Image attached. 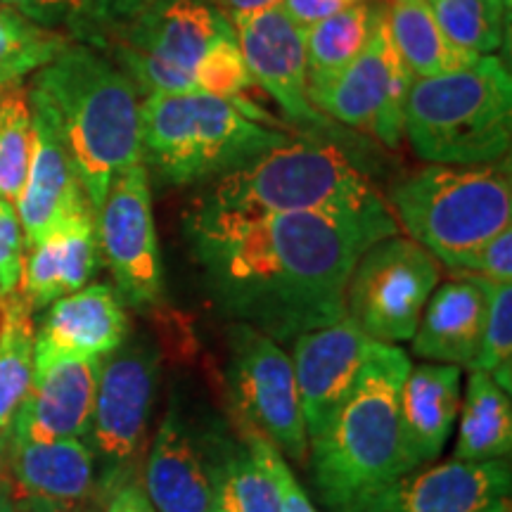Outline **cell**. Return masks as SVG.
<instances>
[{
	"label": "cell",
	"instance_id": "d6986e66",
	"mask_svg": "<svg viewBox=\"0 0 512 512\" xmlns=\"http://www.w3.org/2000/svg\"><path fill=\"white\" fill-rule=\"evenodd\" d=\"M128 316L112 285H86L50 304L34 339V368L107 358L126 342Z\"/></svg>",
	"mask_w": 512,
	"mask_h": 512
},
{
	"label": "cell",
	"instance_id": "277c9868",
	"mask_svg": "<svg viewBox=\"0 0 512 512\" xmlns=\"http://www.w3.org/2000/svg\"><path fill=\"white\" fill-rule=\"evenodd\" d=\"M195 202L256 214L342 216L401 233L384 195L349 147L318 136H292L285 145L211 181Z\"/></svg>",
	"mask_w": 512,
	"mask_h": 512
},
{
	"label": "cell",
	"instance_id": "2e32d148",
	"mask_svg": "<svg viewBox=\"0 0 512 512\" xmlns=\"http://www.w3.org/2000/svg\"><path fill=\"white\" fill-rule=\"evenodd\" d=\"M510 491L508 458L448 460L384 486L363 512H510Z\"/></svg>",
	"mask_w": 512,
	"mask_h": 512
},
{
	"label": "cell",
	"instance_id": "44dd1931",
	"mask_svg": "<svg viewBox=\"0 0 512 512\" xmlns=\"http://www.w3.org/2000/svg\"><path fill=\"white\" fill-rule=\"evenodd\" d=\"M489 311V283L470 273H458L437 285L422 311L413 335V351L432 363L472 368L482 347Z\"/></svg>",
	"mask_w": 512,
	"mask_h": 512
},
{
	"label": "cell",
	"instance_id": "9a60e30c",
	"mask_svg": "<svg viewBox=\"0 0 512 512\" xmlns=\"http://www.w3.org/2000/svg\"><path fill=\"white\" fill-rule=\"evenodd\" d=\"M373 347L375 339L349 318L294 339L292 368L309 441L323 434L349 399Z\"/></svg>",
	"mask_w": 512,
	"mask_h": 512
},
{
	"label": "cell",
	"instance_id": "f6af8a7d",
	"mask_svg": "<svg viewBox=\"0 0 512 512\" xmlns=\"http://www.w3.org/2000/svg\"><path fill=\"white\" fill-rule=\"evenodd\" d=\"M17 512H62L57 508H50L46 503H36V501H17Z\"/></svg>",
	"mask_w": 512,
	"mask_h": 512
},
{
	"label": "cell",
	"instance_id": "52a82bcc",
	"mask_svg": "<svg viewBox=\"0 0 512 512\" xmlns=\"http://www.w3.org/2000/svg\"><path fill=\"white\" fill-rule=\"evenodd\" d=\"M384 200L403 233L451 271L512 226L510 164H432L394 183Z\"/></svg>",
	"mask_w": 512,
	"mask_h": 512
},
{
	"label": "cell",
	"instance_id": "9c48e42d",
	"mask_svg": "<svg viewBox=\"0 0 512 512\" xmlns=\"http://www.w3.org/2000/svg\"><path fill=\"white\" fill-rule=\"evenodd\" d=\"M441 280V264L408 235H389L358 256L347 283V318L370 339H413L425 304Z\"/></svg>",
	"mask_w": 512,
	"mask_h": 512
},
{
	"label": "cell",
	"instance_id": "ffe728a7",
	"mask_svg": "<svg viewBox=\"0 0 512 512\" xmlns=\"http://www.w3.org/2000/svg\"><path fill=\"white\" fill-rule=\"evenodd\" d=\"M8 479L17 501L83 512L98 496V465L83 439L8 441Z\"/></svg>",
	"mask_w": 512,
	"mask_h": 512
},
{
	"label": "cell",
	"instance_id": "836d02e7",
	"mask_svg": "<svg viewBox=\"0 0 512 512\" xmlns=\"http://www.w3.org/2000/svg\"><path fill=\"white\" fill-rule=\"evenodd\" d=\"M36 27L67 36L69 41L105 50L100 29L93 19L91 0H0Z\"/></svg>",
	"mask_w": 512,
	"mask_h": 512
},
{
	"label": "cell",
	"instance_id": "ac0fdd59",
	"mask_svg": "<svg viewBox=\"0 0 512 512\" xmlns=\"http://www.w3.org/2000/svg\"><path fill=\"white\" fill-rule=\"evenodd\" d=\"M100 368V358H69L34 368L31 387L12 422L8 441L88 437Z\"/></svg>",
	"mask_w": 512,
	"mask_h": 512
},
{
	"label": "cell",
	"instance_id": "ab89813d",
	"mask_svg": "<svg viewBox=\"0 0 512 512\" xmlns=\"http://www.w3.org/2000/svg\"><path fill=\"white\" fill-rule=\"evenodd\" d=\"M356 3H363V0H283L280 8L285 10V15L294 24H299L302 29H309L311 24L320 22V19L347 10Z\"/></svg>",
	"mask_w": 512,
	"mask_h": 512
},
{
	"label": "cell",
	"instance_id": "e0dca14e",
	"mask_svg": "<svg viewBox=\"0 0 512 512\" xmlns=\"http://www.w3.org/2000/svg\"><path fill=\"white\" fill-rule=\"evenodd\" d=\"M31 126L34 147L29 174L15 202L24 249L48 240L81 216L95 214L53 121L36 102H31Z\"/></svg>",
	"mask_w": 512,
	"mask_h": 512
},
{
	"label": "cell",
	"instance_id": "7a4b0ae2",
	"mask_svg": "<svg viewBox=\"0 0 512 512\" xmlns=\"http://www.w3.org/2000/svg\"><path fill=\"white\" fill-rule=\"evenodd\" d=\"M29 100L53 121L98 214L114 178L143 164L138 88L110 55L72 41L38 69Z\"/></svg>",
	"mask_w": 512,
	"mask_h": 512
},
{
	"label": "cell",
	"instance_id": "d590c367",
	"mask_svg": "<svg viewBox=\"0 0 512 512\" xmlns=\"http://www.w3.org/2000/svg\"><path fill=\"white\" fill-rule=\"evenodd\" d=\"M242 444L249 448V453L256 458V463L264 467V472L271 479L275 496H278L280 512H318L313 508L309 494L304 491V486L299 484V479L292 475L287 458L275 448L271 441L261 434H256L247 427H238Z\"/></svg>",
	"mask_w": 512,
	"mask_h": 512
},
{
	"label": "cell",
	"instance_id": "3957f363",
	"mask_svg": "<svg viewBox=\"0 0 512 512\" xmlns=\"http://www.w3.org/2000/svg\"><path fill=\"white\" fill-rule=\"evenodd\" d=\"M411 366L401 347L375 342L349 399L309 441L311 482L328 512H363L384 486L411 472L399 427L401 384Z\"/></svg>",
	"mask_w": 512,
	"mask_h": 512
},
{
	"label": "cell",
	"instance_id": "7402d4cb",
	"mask_svg": "<svg viewBox=\"0 0 512 512\" xmlns=\"http://www.w3.org/2000/svg\"><path fill=\"white\" fill-rule=\"evenodd\" d=\"M460 401L463 368L425 361L408 370L399 396V427L411 472L441 456L458 420Z\"/></svg>",
	"mask_w": 512,
	"mask_h": 512
},
{
	"label": "cell",
	"instance_id": "7c38bea8",
	"mask_svg": "<svg viewBox=\"0 0 512 512\" xmlns=\"http://www.w3.org/2000/svg\"><path fill=\"white\" fill-rule=\"evenodd\" d=\"M95 233L121 304L136 311L157 309L164 297V275L145 164L114 178L95 214Z\"/></svg>",
	"mask_w": 512,
	"mask_h": 512
},
{
	"label": "cell",
	"instance_id": "f546056e",
	"mask_svg": "<svg viewBox=\"0 0 512 512\" xmlns=\"http://www.w3.org/2000/svg\"><path fill=\"white\" fill-rule=\"evenodd\" d=\"M446 41L470 57L491 55L503 43V0H425Z\"/></svg>",
	"mask_w": 512,
	"mask_h": 512
},
{
	"label": "cell",
	"instance_id": "e575fe53",
	"mask_svg": "<svg viewBox=\"0 0 512 512\" xmlns=\"http://www.w3.org/2000/svg\"><path fill=\"white\" fill-rule=\"evenodd\" d=\"M197 93L216 95V98H247V91L254 86L252 76L240 53L238 38L233 34L219 38L197 64L192 76Z\"/></svg>",
	"mask_w": 512,
	"mask_h": 512
},
{
	"label": "cell",
	"instance_id": "d6a6232c",
	"mask_svg": "<svg viewBox=\"0 0 512 512\" xmlns=\"http://www.w3.org/2000/svg\"><path fill=\"white\" fill-rule=\"evenodd\" d=\"M489 283V280H486ZM470 370H482L494 377L503 392L512 389V285L489 283V311L482 335V347Z\"/></svg>",
	"mask_w": 512,
	"mask_h": 512
},
{
	"label": "cell",
	"instance_id": "ba28073f",
	"mask_svg": "<svg viewBox=\"0 0 512 512\" xmlns=\"http://www.w3.org/2000/svg\"><path fill=\"white\" fill-rule=\"evenodd\" d=\"M233 27L211 0H155L110 38L112 60L138 93L195 91L204 53Z\"/></svg>",
	"mask_w": 512,
	"mask_h": 512
},
{
	"label": "cell",
	"instance_id": "d4e9b609",
	"mask_svg": "<svg viewBox=\"0 0 512 512\" xmlns=\"http://www.w3.org/2000/svg\"><path fill=\"white\" fill-rule=\"evenodd\" d=\"M200 448L211 489V512H280L271 479L242 441L209 434Z\"/></svg>",
	"mask_w": 512,
	"mask_h": 512
},
{
	"label": "cell",
	"instance_id": "8fae6325",
	"mask_svg": "<svg viewBox=\"0 0 512 512\" xmlns=\"http://www.w3.org/2000/svg\"><path fill=\"white\" fill-rule=\"evenodd\" d=\"M226 382L238 427H247L294 463L309 458L292 358L278 342L245 323L228 330Z\"/></svg>",
	"mask_w": 512,
	"mask_h": 512
},
{
	"label": "cell",
	"instance_id": "bcb514c9",
	"mask_svg": "<svg viewBox=\"0 0 512 512\" xmlns=\"http://www.w3.org/2000/svg\"><path fill=\"white\" fill-rule=\"evenodd\" d=\"M503 5H505V10L510 12V5H512V0H503Z\"/></svg>",
	"mask_w": 512,
	"mask_h": 512
},
{
	"label": "cell",
	"instance_id": "484cf974",
	"mask_svg": "<svg viewBox=\"0 0 512 512\" xmlns=\"http://www.w3.org/2000/svg\"><path fill=\"white\" fill-rule=\"evenodd\" d=\"M512 451V403L494 377L470 370L460 401V430L453 460H498Z\"/></svg>",
	"mask_w": 512,
	"mask_h": 512
},
{
	"label": "cell",
	"instance_id": "b9f144b4",
	"mask_svg": "<svg viewBox=\"0 0 512 512\" xmlns=\"http://www.w3.org/2000/svg\"><path fill=\"white\" fill-rule=\"evenodd\" d=\"M211 3H214V8L228 19L230 27H235L242 19L259 15V12L264 10L278 8L283 0H211Z\"/></svg>",
	"mask_w": 512,
	"mask_h": 512
},
{
	"label": "cell",
	"instance_id": "8d00e7d4",
	"mask_svg": "<svg viewBox=\"0 0 512 512\" xmlns=\"http://www.w3.org/2000/svg\"><path fill=\"white\" fill-rule=\"evenodd\" d=\"M453 273H470L489 283H510L512 280V226L503 228L494 238L486 240L475 252L465 254L451 268Z\"/></svg>",
	"mask_w": 512,
	"mask_h": 512
},
{
	"label": "cell",
	"instance_id": "30bf717a",
	"mask_svg": "<svg viewBox=\"0 0 512 512\" xmlns=\"http://www.w3.org/2000/svg\"><path fill=\"white\" fill-rule=\"evenodd\" d=\"M159 382V351L147 339L121 344L102 363L88 430L98 470V498L126 479H138L136 460L145 444Z\"/></svg>",
	"mask_w": 512,
	"mask_h": 512
},
{
	"label": "cell",
	"instance_id": "7bdbcfd3",
	"mask_svg": "<svg viewBox=\"0 0 512 512\" xmlns=\"http://www.w3.org/2000/svg\"><path fill=\"white\" fill-rule=\"evenodd\" d=\"M0 512H17V498L12 494L10 479L0 484Z\"/></svg>",
	"mask_w": 512,
	"mask_h": 512
},
{
	"label": "cell",
	"instance_id": "4dcf8cb0",
	"mask_svg": "<svg viewBox=\"0 0 512 512\" xmlns=\"http://www.w3.org/2000/svg\"><path fill=\"white\" fill-rule=\"evenodd\" d=\"M69 38L41 29L19 12L0 5V91L19 86L29 74L53 62Z\"/></svg>",
	"mask_w": 512,
	"mask_h": 512
},
{
	"label": "cell",
	"instance_id": "4316f807",
	"mask_svg": "<svg viewBox=\"0 0 512 512\" xmlns=\"http://www.w3.org/2000/svg\"><path fill=\"white\" fill-rule=\"evenodd\" d=\"M384 15L392 46L411 79L451 72L477 60L446 41L425 0H387Z\"/></svg>",
	"mask_w": 512,
	"mask_h": 512
},
{
	"label": "cell",
	"instance_id": "cb8c5ba5",
	"mask_svg": "<svg viewBox=\"0 0 512 512\" xmlns=\"http://www.w3.org/2000/svg\"><path fill=\"white\" fill-rule=\"evenodd\" d=\"M145 494L157 512H211V489L200 441L174 406L145 463Z\"/></svg>",
	"mask_w": 512,
	"mask_h": 512
},
{
	"label": "cell",
	"instance_id": "603a6c76",
	"mask_svg": "<svg viewBox=\"0 0 512 512\" xmlns=\"http://www.w3.org/2000/svg\"><path fill=\"white\" fill-rule=\"evenodd\" d=\"M100 247L95 214L81 216L48 240L27 247L19 292L31 311L48 309L57 299L79 292L98 271Z\"/></svg>",
	"mask_w": 512,
	"mask_h": 512
},
{
	"label": "cell",
	"instance_id": "f1b7e54d",
	"mask_svg": "<svg viewBox=\"0 0 512 512\" xmlns=\"http://www.w3.org/2000/svg\"><path fill=\"white\" fill-rule=\"evenodd\" d=\"M382 5L375 0H363L304 29L309 93L335 79L361 53L375 27V19L380 17Z\"/></svg>",
	"mask_w": 512,
	"mask_h": 512
},
{
	"label": "cell",
	"instance_id": "60d3db41",
	"mask_svg": "<svg viewBox=\"0 0 512 512\" xmlns=\"http://www.w3.org/2000/svg\"><path fill=\"white\" fill-rule=\"evenodd\" d=\"M100 512H157L140 479H126L100 498Z\"/></svg>",
	"mask_w": 512,
	"mask_h": 512
},
{
	"label": "cell",
	"instance_id": "1f68e13d",
	"mask_svg": "<svg viewBox=\"0 0 512 512\" xmlns=\"http://www.w3.org/2000/svg\"><path fill=\"white\" fill-rule=\"evenodd\" d=\"M34 126L29 93L22 86L0 91V200L15 204L27 183Z\"/></svg>",
	"mask_w": 512,
	"mask_h": 512
},
{
	"label": "cell",
	"instance_id": "6da1fadb",
	"mask_svg": "<svg viewBox=\"0 0 512 512\" xmlns=\"http://www.w3.org/2000/svg\"><path fill=\"white\" fill-rule=\"evenodd\" d=\"M211 302L273 342L347 318L358 256L399 230L325 214H256L192 202L183 219Z\"/></svg>",
	"mask_w": 512,
	"mask_h": 512
},
{
	"label": "cell",
	"instance_id": "8992f818",
	"mask_svg": "<svg viewBox=\"0 0 512 512\" xmlns=\"http://www.w3.org/2000/svg\"><path fill=\"white\" fill-rule=\"evenodd\" d=\"M403 136L430 164L482 166L508 159L512 81L498 57L437 76H413L403 105Z\"/></svg>",
	"mask_w": 512,
	"mask_h": 512
},
{
	"label": "cell",
	"instance_id": "f35d334b",
	"mask_svg": "<svg viewBox=\"0 0 512 512\" xmlns=\"http://www.w3.org/2000/svg\"><path fill=\"white\" fill-rule=\"evenodd\" d=\"M152 3L155 0H91L93 19L100 29L105 50L110 46V38L119 29H124L128 22H133Z\"/></svg>",
	"mask_w": 512,
	"mask_h": 512
},
{
	"label": "cell",
	"instance_id": "4fadbf2b",
	"mask_svg": "<svg viewBox=\"0 0 512 512\" xmlns=\"http://www.w3.org/2000/svg\"><path fill=\"white\" fill-rule=\"evenodd\" d=\"M411 76L396 55L384 5L366 46L323 88L311 91L318 112L342 128L368 133L396 150L403 138V105Z\"/></svg>",
	"mask_w": 512,
	"mask_h": 512
},
{
	"label": "cell",
	"instance_id": "83f0119b",
	"mask_svg": "<svg viewBox=\"0 0 512 512\" xmlns=\"http://www.w3.org/2000/svg\"><path fill=\"white\" fill-rule=\"evenodd\" d=\"M34 311L22 292L0 294V437L10 427L34 377Z\"/></svg>",
	"mask_w": 512,
	"mask_h": 512
},
{
	"label": "cell",
	"instance_id": "5b68a950",
	"mask_svg": "<svg viewBox=\"0 0 512 512\" xmlns=\"http://www.w3.org/2000/svg\"><path fill=\"white\" fill-rule=\"evenodd\" d=\"M290 138L247 98L185 91L150 93L140 102L143 164L164 185L216 181Z\"/></svg>",
	"mask_w": 512,
	"mask_h": 512
},
{
	"label": "cell",
	"instance_id": "5bb4252c",
	"mask_svg": "<svg viewBox=\"0 0 512 512\" xmlns=\"http://www.w3.org/2000/svg\"><path fill=\"white\" fill-rule=\"evenodd\" d=\"M233 29L252 81L278 102L285 117L299 128V136L328 138L344 147L356 145L354 136L339 131L342 126L311 102L304 29L280 5L242 19Z\"/></svg>",
	"mask_w": 512,
	"mask_h": 512
},
{
	"label": "cell",
	"instance_id": "ee69618b",
	"mask_svg": "<svg viewBox=\"0 0 512 512\" xmlns=\"http://www.w3.org/2000/svg\"><path fill=\"white\" fill-rule=\"evenodd\" d=\"M8 482V437H0V484Z\"/></svg>",
	"mask_w": 512,
	"mask_h": 512
},
{
	"label": "cell",
	"instance_id": "74e56055",
	"mask_svg": "<svg viewBox=\"0 0 512 512\" xmlns=\"http://www.w3.org/2000/svg\"><path fill=\"white\" fill-rule=\"evenodd\" d=\"M24 261V235L15 204L0 200V294L19 287Z\"/></svg>",
	"mask_w": 512,
	"mask_h": 512
}]
</instances>
